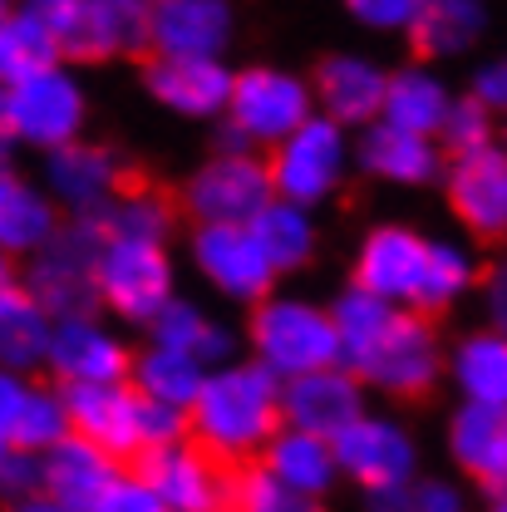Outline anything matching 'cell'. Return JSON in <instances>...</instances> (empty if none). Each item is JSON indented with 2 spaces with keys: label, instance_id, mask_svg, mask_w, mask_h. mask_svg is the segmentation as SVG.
<instances>
[{
  "label": "cell",
  "instance_id": "50",
  "mask_svg": "<svg viewBox=\"0 0 507 512\" xmlns=\"http://www.w3.org/2000/svg\"><path fill=\"white\" fill-rule=\"evenodd\" d=\"M488 316H493V330L507 335V261L488 276Z\"/></svg>",
  "mask_w": 507,
  "mask_h": 512
},
{
  "label": "cell",
  "instance_id": "46",
  "mask_svg": "<svg viewBox=\"0 0 507 512\" xmlns=\"http://www.w3.org/2000/svg\"><path fill=\"white\" fill-rule=\"evenodd\" d=\"M409 512H468L463 493L444 483V478H424L414 483V498H409Z\"/></svg>",
  "mask_w": 507,
  "mask_h": 512
},
{
  "label": "cell",
  "instance_id": "34",
  "mask_svg": "<svg viewBox=\"0 0 507 512\" xmlns=\"http://www.w3.org/2000/svg\"><path fill=\"white\" fill-rule=\"evenodd\" d=\"M483 20V0H419L409 35L424 55H458L483 35Z\"/></svg>",
  "mask_w": 507,
  "mask_h": 512
},
{
  "label": "cell",
  "instance_id": "40",
  "mask_svg": "<svg viewBox=\"0 0 507 512\" xmlns=\"http://www.w3.org/2000/svg\"><path fill=\"white\" fill-rule=\"evenodd\" d=\"M439 143H444L453 158L488 148V143H493V109H488L478 94L453 99V109H448V119H444V133H439Z\"/></svg>",
  "mask_w": 507,
  "mask_h": 512
},
{
  "label": "cell",
  "instance_id": "48",
  "mask_svg": "<svg viewBox=\"0 0 507 512\" xmlns=\"http://www.w3.org/2000/svg\"><path fill=\"white\" fill-rule=\"evenodd\" d=\"M414 483H389V488H365V508L370 512H409Z\"/></svg>",
  "mask_w": 507,
  "mask_h": 512
},
{
  "label": "cell",
  "instance_id": "9",
  "mask_svg": "<svg viewBox=\"0 0 507 512\" xmlns=\"http://www.w3.org/2000/svg\"><path fill=\"white\" fill-rule=\"evenodd\" d=\"M345 163H350V143H345V124L316 114L306 128H296L281 148H271V183L276 197L316 207L330 192L345 183Z\"/></svg>",
  "mask_w": 507,
  "mask_h": 512
},
{
  "label": "cell",
  "instance_id": "33",
  "mask_svg": "<svg viewBox=\"0 0 507 512\" xmlns=\"http://www.w3.org/2000/svg\"><path fill=\"white\" fill-rule=\"evenodd\" d=\"M148 335H153V345H173V350H192L207 370H217V365H232V330L227 325H217V320H207L192 301H168V311L148 325Z\"/></svg>",
  "mask_w": 507,
  "mask_h": 512
},
{
  "label": "cell",
  "instance_id": "5",
  "mask_svg": "<svg viewBox=\"0 0 507 512\" xmlns=\"http://www.w3.org/2000/svg\"><path fill=\"white\" fill-rule=\"evenodd\" d=\"M345 370L384 394H424L444 375V350H439V335L429 330V320H419L414 311H394V320Z\"/></svg>",
  "mask_w": 507,
  "mask_h": 512
},
{
  "label": "cell",
  "instance_id": "38",
  "mask_svg": "<svg viewBox=\"0 0 507 512\" xmlns=\"http://www.w3.org/2000/svg\"><path fill=\"white\" fill-rule=\"evenodd\" d=\"M232 512H320V498L296 493L266 463H252L232 478Z\"/></svg>",
  "mask_w": 507,
  "mask_h": 512
},
{
  "label": "cell",
  "instance_id": "55",
  "mask_svg": "<svg viewBox=\"0 0 507 512\" xmlns=\"http://www.w3.org/2000/svg\"><path fill=\"white\" fill-rule=\"evenodd\" d=\"M5 148H10V138H5V133H0V168H5Z\"/></svg>",
  "mask_w": 507,
  "mask_h": 512
},
{
  "label": "cell",
  "instance_id": "6",
  "mask_svg": "<svg viewBox=\"0 0 507 512\" xmlns=\"http://www.w3.org/2000/svg\"><path fill=\"white\" fill-rule=\"evenodd\" d=\"M271 202V163H261L256 153H212L188 178V212L197 227H247Z\"/></svg>",
  "mask_w": 507,
  "mask_h": 512
},
{
  "label": "cell",
  "instance_id": "12",
  "mask_svg": "<svg viewBox=\"0 0 507 512\" xmlns=\"http://www.w3.org/2000/svg\"><path fill=\"white\" fill-rule=\"evenodd\" d=\"M429 237L409 232V227H394L384 222L375 227L360 252H355V286L384 296L389 306H414L419 311V296H424V271H429Z\"/></svg>",
  "mask_w": 507,
  "mask_h": 512
},
{
  "label": "cell",
  "instance_id": "42",
  "mask_svg": "<svg viewBox=\"0 0 507 512\" xmlns=\"http://www.w3.org/2000/svg\"><path fill=\"white\" fill-rule=\"evenodd\" d=\"M0 493L10 498V508L25 503V498H35V493H45V463H40V453L15 448V453L0 463Z\"/></svg>",
  "mask_w": 507,
  "mask_h": 512
},
{
  "label": "cell",
  "instance_id": "7",
  "mask_svg": "<svg viewBox=\"0 0 507 512\" xmlns=\"http://www.w3.org/2000/svg\"><path fill=\"white\" fill-rule=\"evenodd\" d=\"M316 119V89H306V79L286 74V69H242L232 104H227V124L237 128L247 143L281 148L296 128Z\"/></svg>",
  "mask_w": 507,
  "mask_h": 512
},
{
  "label": "cell",
  "instance_id": "52",
  "mask_svg": "<svg viewBox=\"0 0 507 512\" xmlns=\"http://www.w3.org/2000/svg\"><path fill=\"white\" fill-rule=\"evenodd\" d=\"M109 5H119L133 20H153V5H158V0H109Z\"/></svg>",
  "mask_w": 507,
  "mask_h": 512
},
{
  "label": "cell",
  "instance_id": "29",
  "mask_svg": "<svg viewBox=\"0 0 507 512\" xmlns=\"http://www.w3.org/2000/svg\"><path fill=\"white\" fill-rule=\"evenodd\" d=\"M60 60H64L60 30L45 25L40 15L10 10L0 20V89L25 84V79H35L45 69H60Z\"/></svg>",
  "mask_w": 507,
  "mask_h": 512
},
{
  "label": "cell",
  "instance_id": "44",
  "mask_svg": "<svg viewBox=\"0 0 507 512\" xmlns=\"http://www.w3.org/2000/svg\"><path fill=\"white\" fill-rule=\"evenodd\" d=\"M25 389L15 370H0V463L15 453V419H20V404H25Z\"/></svg>",
  "mask_w": 507,
  "mask_h": 512
},
{
  "label": "cell",
  "instance_id": "3",
  "mask_svg": "<svg viewBox=\"0 0 507 512\" xmlns=\"http://www.w3.org/2000/svg\"><path fill=\"white\" fill-rule=\"evenodd\" d=\"M104 227L99 217H69L60 232L50 237V247L30 256V296L50 311L55 320L64 316H94L99 301V256H104Z\"/></svg>",
  "mask_w": 507,
  "mask_h": 512
},
{
  "label": "cell",
  "instance_id": "45",
  "mask_svg": "<svg viewBox=\"0 0 507 512\" xmlns=\"http://www.w3.org/2000/svg\"><path fill=\"white\" fill-rule=\"evenodd\" d=\"M99 512H168V503L148 488V478H119L114 493L99 503Z\"/></svg>",
  "mask_w": 507,
  "mask_h": 512
},
{
  "label": "cell",
  "instance_id": "43",
  "mask_svg": "<svg viewBox=\"0 0 507 512\" xmlns=\"http://www.w3.org/2000/svg\"><path fill=\"white\" fill-rule=\"evenodd\" d=\"M345 5L370 30H409L414 10H419V0H345Z\"/></svg>",
  "mask_w": 507,
  "mask_h": 512
},
{
  "label": "cell",
  "instance_id": "24",
  "mask_svg": "<svg viewBox=\"0 0 507 512\" xmlns=\"http://www.w3.org/2000/svg\"><path fill=\"white\" fill-rule=\"evenodd\" d=\"M448 453L453 463L478 478L483 488L503 493L507 488V409L488 404H463L448 424Z\"/></svg>",
  "mask_w": 507,
  "mask_h": 512
},
{
  "label": "cell",
  "instance_id": "8",
  "mask_svg": "<svg viewBox=\"0 0 507 512\" xmlns=\"http://www.w3.org/2000/svg\"><path fill=\"white\" fill-rule=\"evenodd\" d=\"M99 301L124 320L153 325L173 296V261L158 242H104L99 256Z\"/></svg>",
  "mask_w": 507,
  "mask_h": 512
},
{
  "label": "cell",
  "instance_id": "17",
  "mask_svg": "<svg viewBox=\"0 0 507 512\" xmlns=\"http://www.w3.org/2000/svg\"><path fill=\"white\" fill-rule=\"evenodd\" d=\"M448 202L478 237H507V148L488 143L478 153L453 158L448 168Z\"/></svg>",
  "mask_w": 507,
  "mask_h": 512
},
{
  "label": "cell",
  "instance_id": "30",
  "mask_svg": "<svg viewBox=\"0 0 507 512\" xmlns=\"http://www.w3.org/2000/svg\"><path fill=\"white\" fill-rule=\"evenodd\" d=\"M207 365L192 355V350H173V345H153L148 340V350L133 360V389L143 394V399H158V404H173V409H192L197 404V394H202V384H207Z\"/></svg>",
  "mask_w": 507,
  "mask_h": 512
},
{
  "label": "cell",
  "instance_id": "37",
  "mask_svg": "<svg viewBox=\"0 0 507 512\" xmlns=\"http://www.w3.org/2000/svg\"><path fill=\"white\" fill-rule=\"evenodd\" d=\"M399 306H389L384 296L375 291H365V286H345L340 296H335V306H330V316H335V330H340V350H345V365L380 335L384 325L394 320Z\"/></svg>",
  "mask_w": 507,
  "mask_h": 512
},
{
  "label": "cell",
  "instance_id": "56",
  "mask_svg": "<svg viewBox=\"0 0 507 512\" xmlns=\"http://www.w3.org/2000/svg\"><path fill=\"white\" fill-rule=\"evenodd\" d=\"M5 15H10V10H5V0H0V20H5Z\"/></svg>",
  "mask_w": 507,
  "mask_h": 512
},
{
  "label": "cell",
  "instance_id": "32",
  "mask_svg": "<svg viewBox=\"0 0 507 512\" xmlns=\"http://www.w3.org/2000/svg\"><path fill=\"white\" fill-rule=\"evenodd\" d=\"M247 227L256 232V242H261L266 261L276 266V276H281V271H301V266L316 256V222H311V207H301V202L276 197Z\"/></svg>",
  "mask_w": 507,
  "mask_h": 512
},
{
  "label": "cell",
  "instance_id": "11",
  "mask_svg": "<svg viewBox=\"0 0 507 512\" xmlns=\"http://www.w3.org/2000/svg\"><path fill=\"white\" fill-rule=\"evenodd\" d=\"M192 266L207 276L212 291H222L227 301H247V306H261L276 281V266L266 261L252 227H197Z\"/></svg>",
  "mask_w": 507,
  "mask_h": 512
},
{
  "label": "cell",
  "instance_id": "2",
  "mask_svg": "<svg viewBox=\"0 0 507 512\" xmlns=\"http://www.w3.org/2000/svg\"><path fill=\"white\" fill-rule=\"evenodd\" d=\"M247 340H252L256 365L271 370L281 384L345 365L335 316L311 306V301H301V296H266L261 306H252Z\"/></svg>",
  "mask_w": 507,
  "mask_h": 512
},
{
  "label": "cell",
  "instance_id": "25",
  "mask_svg": "<svg viewBox=\"0 0 507 512\" xmlns=\"http://www.w3.org/2000/svg\"><path fill=\"white\" fill-rule=\"evenodd\" d=\"M60 207L55 197L35 183H25L20 173L0 168V252L5 256H35L50 247V237L60 232Z\"/></svg>",
  "mask_w": 507,
  "mask_h": 512
},
{
  "label": "cell",
  "instance_id": "19",
  "mask_svg": "<svg viewBox=\"0 0 507 512\" xmlns=\"http://www.w3.org/2000/svg\"><path fill=\"white\" fill-rule=\"evenodd\" d=\"M335 458H340V473H350L365 488H389V483L414 478V439L384 414H360L335 439Z\"/></svg>",
  "mask_w": 507,
  "mask_h": 512
},
{
  "label": "cell",
  "instance_id": "1",
  "mask_svg": "<svg viewBox=\"0 0 507 512\" xmlns=\"http://www.w3.org/2000/svg\"><path fill=\"white\" fill-rule=\"evenodd\" d=\"M281 389L271 370H261L256 360H232L217 365L197 404L188 409L192 419V444H202L217 463H247L261 458L266 444L286 429V409H281Z\"/></svg>",
  "mask_w": 507,
  "mask_h": 512
},
{
  "label": "cell",
  "instance_id": "28",
  "mask_svg": "<svg viewBox=\"0 0 507 512\" xmlns=\"http://www.w3.org/2000/svg\"><path fill=\"white\" fill-rule=\"evenodd\" d=\"M261 463H266L281 483H291L296 493H306V498L330 493V488H335V478H340L335 444H330V439H320V434H306V429H281V434L266 444Z\"/></svg>",
  "mask_w": 507,
  "mask_h": 512
},
{
  "label": "cell",
  "instance_id": "35",
  "mask_svg": "<svg viewBox=\"0 0 507 512\" xmlns=\"http://www.w3.org/2000/svg\"><path fill=\"white\" fill-rule=\"evenodd\" d=\"M104 237L109 242H168V227H173V212L158 192L148 188H133V192H119L114 207L99 217Z\"/></svg>",
  "mask_w": 507,
  "mask_h": 512
},
{
  "label": "cell",
  "instance_id": "36",
  "mask_svg": "<svg viewBox=\"0 0 507 512\" xmlns=\"http://www.w3.org/2000/svg\"><path fill=\"white\" fill-rule=\"evenodd\" d=\"M69 434H74V424H69L64 389L30 384V389H25V404H20V419H15V448L45 458V453H50L55 444H64Z\"/></svg>",
  "mask_w": 507,
  "mask_h": 512
},
{
  "label": "cell",
  "instance_id": "21",
  "mask_svg": "<svg viewBox=\"0 0 507 512\" xmlns=\"http://www.w3.org/2000/svg\"><path fill=\"white\" fill-rule=\"evenodd\" d=\"M45 493L74 512H99V503L114 493V483L124 478L119 473V458L109 448L89 444L79 434H69L64 444H55L45 458Z\"/></svg>",
  "mask_w": 507,
  "mask_h": 512
},
{
  "label": "cell",
  "instance_id": "22",
  "mask_svg": "<svg viewBox=\"0 0 507 512\" xmlns=\"http://www.w3.org/2000/svg\"><path fill=\"white\" fill-rule=\"evenodd\" d=\"M389 74L365 55H330L316 69V104L335 124H380Z\"/></svg>",
  "mask_w": 507,
  "mask_h": 512
},
{
  "label": "cell",
  "instance_id": "26",
  "mask_svg": "<svg viewBox=\"0 0 507 512\" xmlns=\"http://www.w3.org/2000/svg\"><path fill=\"white\" fill-rule=\"evenodd\" d=\"M50 335L55 316L30 296V286H10L0 291V370H35L50 360Z\"/></svg>",
  "mask_w": 507,
  "mask_h": 512
},
{
  "label": "cell",
  "instance_id": "16",
  "mask_svg": "<svg viewBox=\"0 0 507 512\" xmlns=\"http://www.w3.org/2000/svg\"><path fill=\"white\" fill-rule=\"evenodd\" d=\"M281 409H286V429H306V434H320V439L335 444L365 414V389H360V375L335 365V370H320V375L286 384Z\"/></svg>",
  "mask_w": 507,
  "mask_h": 512
},
{
  "label": "cell",
  "instance_id": "41",
  "mask_svg": "<svg viewBox=\"0 0 507 512\" xmlns=\"http://www.w3.org/2000/svg\"><path fill=\"white\" fill-rule=\"evenodd\" d=\"M138 439H143V453H153V448H173L192 439V419L188 409H173V404H158V399H143V409H138ZM138 453V458H143Z\"/></svg>",
  "mask_w": 507,
  "mask_h": 512
},
{
  "label": "cell",
  "instance_id": "15",
  "mask_svg": "<svg viewBox=\"0 0 507 512\" xmlns=\"http://www.w3.org/2000/svg\"><path fill=\"white\" fill-rule=\"evenodd\" d=\"M50 375L60 380V389L69 384H119L133 375L124 340L109 335L94 316H64L55 320L50 335Z\"/></svg>",
  "mask_w": 507,
  "mask_h": 512
},
{
  "label": "cell",
  "instance_id": "20",
  "mask_svg": "<svg viewBox=\"0 0 507 512\" xmlns=\"http://www.w3.org/2000/svg\"><path fill=\"white\" fill-rule=\"evenodd\" d=\"M232 89H237V74H227L222 60H168V55H158L148 64V94L183 119L227 114Z\"/></svg>",
  "mask_w": 507,
  "mask_h": 512
},
{
  "label": "cell",
  "instance_id": "23",
  "mask_svg": "<svg viewBox=\"0 0 507 512\" xmlns=\"http://www.w3.org/2000/svg\"><path fill=\"white\" fill-rule=\"evenodd\" d=\"M360 168L380 183L394 188H424L439 178V138H419V133H404L394 124H370L360 133V148H355Z\"/></svg>",
  "mask_w": 507,
  "mask_h": 512
},
{
  "label": "cell",
  "instance_id": "27",
  "mask_svg": "<svg viewBox=\"0 0 507 512\" xmlns=\"http://www.w3.org/2000/svg\"><path fill=\"white\" fill-rule=\"evenodd\" d=\"M448 375L458 384L463 404L507 409V335L503 330L463 335L453 345V355H448Z\"/></svg>",
  "mask_w": 507,
  "mask_h": 512
},
{
  "label": "cell",
  "instance_id": "4",
  "mask_svg": "<svg viewBox=\"0 0 507 512\" xmlns=\"http://www.w3.org/2000/svg\"><path fill=\"white\" fill-rule=\"evenodd\" d=\"M79 128H84V89L69 69H45L25 84L0 89V133L10 143L55 153L64 143H79Z\"/></svg>",
  "mask_w": 507,
  "mask_h": 512
},
{
  "label": "cell",
  "instance_id": "49",
  "mask_svg": "<svg viewBox=\"0 0 507 512\" xmlns=\"http://www.w3.org/2000/svg\"><path fill=\"white\" fill-rule=\"evenodd\" d=\"M79 5H84V0H25L20 10H30V15H40L45 25H55V30H64V25H69V15H74Z\"/></svg>",
  "mask_w": 507,
  "mask_h": 512
},
{
  "label": "cell",
  "instance_id": "54",
  "mask_svg": "<svg viewBox=\"0 0 507 512\" xmlns=\"http://www.w3.org/2000/svg\"><path fill=\"white\" fill-rule=\"evenodd\" d=\"M488 512H507V488L498 493V498H493V508H488Z\"/></svg>",
  "mask_w": 507,
  "mask_h": 512
},
{
  "label": "cell",
  "instance_id": "53",
  "mask_svg": "<svg viewBox=\"0 0 507 512\" xmlns=\"http://www.w3.org/2000/svg\"><path fill=\"white\" fill-rule=\"evenodd\" d=\"M10 286H15V281H10V256L0 252V291H10Z\"/></svg>",
  "mask_w": 507,
  "mask_h": 512
},
{
  "label": "cell",
  "instance_id": "14",
  "mask_svg": "<svg viewBox=\"0 0 507 512\" xmlns=\"http://www.w3.org/2000/svg\"><path fill=\"white\" fill-rule=\"evenodd\" d=\"M232 0H158L148 20V50L168 60H217L232 40Z\"/></svg>",
  "mask_w": 507,
  "mask_h": 512
},
{
  "label": "cell",
  "instance_id": "31",
  "mask_svg": "<svg viewBox=\"0 0 507 512\" xmlns=\"http://www.w3.org/2000/svg\"><path fill=\"white\" fill-rule=\"evenodd\" d=\"M448 109H453V94L439 84V74H429V69H399V74H389L384 124L404 128V133H419V138H439Z\"/></svg>",
  "mask_w": 507,
  "mask_h": 512
},
{
  "label": "cell",
  "instance_id": "10",
  "mask_svg": "<svg viewBox=\"0 0 507 512\" xmlns=\"http://www.w3.org/2000/svg\"><path fill=\"white\" fill-rule=\"evenodd\" d=\"M138 478H148V488L168 503V512H232L227 463H217L207 448L192 444V439L143 453Z\"/></svg>",
  "mask_w": 507,
  "mask_h": 512
},
{
  "label": "cell",
  "instance_id": "39",
  "mask_svg": "<svg viewBox=\"0 0 507 512\" xmlns=\"http://www.w3.org/2000/svg\"><path fill=\"white\" fill-rule=\"evenodd\" d=\"M473 286V256L453 242H434L429 247V271H424V296L419 311H439L448 301H458Z\"/></svg>",
  "mask_w": 507,
  "mask_h": 512
},
{
  "label": "cell",
  "instance_id": "51",
  "mask_svg": "<svg viewBox=\"0 0 507 512\" xmlns=\"http://www.w3.org/2000/svg\"><path fill=\"white\" fill-rule=\"evenodd\" d=\"M10 512H74V508H64V503H55L50 493H35V498H25V503H15Z\"/></svg>",
  "mask_w": 507,
  "mask_h": 512
},
{
  "label": "cell",
  "instance_id": "13",
  "mask_svg": "<svg viewBox=\"0 0 507 512\" xmlns=\"http://www.w3.org/2000/svg\"><path fill=\"white\" fill-rule=\"evenodd\" d=\"M45 192L69 217H104L124 192V168L99 143H64L45 158Z\"/></svg>",
  "mask_w": 507,
  "mask_h": 512
},
{
  "label": "cell",
  "instance_id": "18",
  "mask_svg": "<svg viewBox=\"0 0 507 512\" xmlns=\"http://www.w3.org/2000/svg\"><path fill=\"white\" fill-rule=\"evenodd\" d=\"M64 404H69V424H74L79 439L109 448L114 458L143 453V439H138L143 394H138L128 380H119V384H69V389H64Z\"/></svg>",
  "mask_w": 507,
  "mask_h": 512
},
{
  "label": "cell",
  "instance_id": "47",
  "mask_svg": "<svg viewBox=\"0 0 507 512\" xmlns=\"http://www.w3.org/2000/svg\"><path fill=\"white\" fill-rule=\"evenodd\" d=\"M473 94L493 109V114H507V60L488 64L483 74H478V84H473Z\"/></svg>",
  "mask_w": 507,
  "mask_h": 512
}]
</instances>
